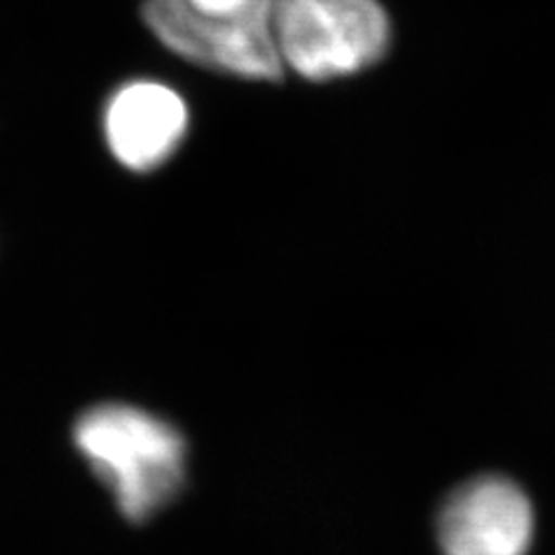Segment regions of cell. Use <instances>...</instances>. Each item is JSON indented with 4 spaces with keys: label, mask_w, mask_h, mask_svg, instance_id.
<instances>
[{
    "label": "cell",
    "mask_w": 555,
    "mask_h": 555,
    "mask_svg": "<svg viewBox=\"0 0 555 555\" xmlns=\"http://www.w3.org/2000/svg\"><path fill=\"white\" fill-rule=\"evenodd\" d=\"M75 447L132 524L160 514L185 486L188 444L163 416L128 403H100L79 414Z\"/></svg>",
    "instance_id": "1"
},
{
    "label": "cell",
    "mask_w": 555,
    "mask_h": 555,
    "mask_svg": "<svg viewBox=\"0 0 555 555\" xmlns=\"http://www.w3.org/2000/svg\"><path fill=\"white\" fill-rule=\"evenodd\" d=\"M273 30L285 69L315 83L363 73L391 44L379 0H275Z\"/></svg>",
    "instance_id": "2"
},
{
    "label": "cell",
    "mask_w": 555,
    "mask_h": 555,
    "mask_svg": "<svg viewBox=\"0 0 555 555\" xmlns=\"http://www.w3.org/2000/svg\"><path fill=\"white\" fill-rule=\"evenodd\" d=\"M275 0L236 16H204L185 0H144L142 20L183 61L250 81H281L285 65L273 30Z\"/></svg>",
    "instance_id": "3"
},
{
    "label": "cell",
    "mask_w": 555,
    "mask_h": 555,
    "mask_svg": "<svg viewBox=\"0 0 555 555\" xmlns=\"http://www.w3.org/2000/svg\"><path fill=\"white\" fill-rule=\"evenodd\" d=\"M534 528L530 495L505 475L465 479L436 516L442 555H528Z\"/></svg>",
    "instance_id": "4"
},
{
    "label": "cell",
    "mask_w": 555,
    "mask_h": 555,
    "mask_svg": "<svg viewBox=\"0 0 555 555\" xmlns=\"http://www.w3.org/2000/svg\"><path fill=\"white\" fill-rule=\"evenodd\" d=\"M190 126L179 91L153 79H134L116 89L102 112L107 149L120 167L149 173L169 163Z\"/></svg>",
    "instance_id": "5"
},
{
    "label": "cell",
    "mask_w": 555,
    "mask_h": 555,
    "mask_svg": "<svg viewBox=\"0 0 555 555\" xmlns=\"http://www.w3.org/2000/svg\"><path fill=\"white\" fill-rule=\"evenodd\" d=\"M185 3L204 16H236L248 12L257 0H185Z\"/></svg>",
    "instance_id": "6"
}]
</instances>
